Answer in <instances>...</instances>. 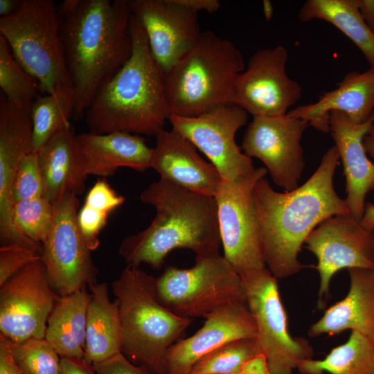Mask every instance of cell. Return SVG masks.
<instances>
[{"mask_svg": "<svg viewBox=\"0 0 374 374\" xmlns=\"http://www.w3.org/2000/svg\"><path fill=\"white\" fill-rule=\"evenodd\" d=\"M373 123L374 114L366 122L357 124L341 112L330 113V132L346 177L345 201L350 215L358 222L364 215L366 196L374 189V163L367 157L364 145Z\"/></svg>", "mask_w": 374, "mask_h": 374, "instance_id": "ffe728a7", "label": "cell"}, {"mask_svg": "<svg viewBox=\"0 0 374 374\" xmlns=\"http://www.w3.org/2000/svg\"><path fill=\"white\" fill-rule=\"evenodd\" d=\"M332 112H341L357 124L371 118L374 114L373 68L348 73L335 89L324 92L315 103L290 109L287 114L303 119L320 132H328Z\"/></svg>", "mask_w": 374, "mask_h": 374, "instance_id": "7402d4cb", "label": "cell"}, {"mask_svg": "<svg viewBox=\"0 0 374 374\" xmlns=\"http://www.w3.org/2000/svg\"><path fill=\"white\" fill-rule=\"evenodd\" d=\"M192 336L172 345L166 355L167 374H189L203 356L233 340L256 339L255 321L247 303L235 302L213 310Z\"/></svg>", "mask_w": 374, "mask_h": 374, "instance_id": "d6986e66", "label": "cell"}, {"mask_svg": "<svg viewBox=\"0 0 374 374\" xmlns=\"http://www.w3.org/2000/svg\"><path fill=\"white\" fill-rule=\"evenodd\" d=\"M308 127L307 121L287 114L253 116L241 148L265 164L276 185L291 191L298 187L305 167L301 140Z\"/></svg>", "mask_w": 374, "mask_h": 374, "instance_id": "2e32d148", "label": "cell"}, {"mask_svg": "<svg viewBox=\"0 0 374 374\" xmlns=\"http://www.w3.org/2000/svg\"><path fill=\"white\" fill-rule=\"evenodd\" d=\"M109 213L85 204L78 212V226L91 251L96 249L99 246L98 235L100 231L105 226Z\"/></svg>", "mask_w": 374, "mask_h": 374, "instance_id": "8d00e7d4", "label": "cell"}, {"mask_svg": "<svg viewBox=\"0 0 374 374\" xmlns=\"http://www.w3.org/2000/svg\"><path fill=\"white\" fill-rule=\"evenodd\" d=\"M156 289L164 306L191 319L229 303H247L241 276L220 253L196 256L191 268L168 267L156 279Z\"/></svg>", "mask_w": 374, "mask_h": 374, "instance_id": "ba28073f", "label": "cell"}, {"mask_svg": "<svg viewBox=\"0 0 374 374\" xmlns=\"http://www.w3.org/2000/svg\"><path fill=\"white\" fill-rule=\"evenodd\" d=\"M364 148L371 157L374 158V139L367 135L364 140ZM362 226L366 230L371 231L374 228V204H366L364 215L360 222Z\"/></svg>", "mask_w": 374, "mask_h": 374, "instance_id": "b9f144b4", "label": "cell"}, {"mask_svg": "<svg viewBox=\"0 0 374 374\" xmlns=\"http://www.w3.org/2000/svg\"><path fill=\"white\" fill-rule=\"evenodd\" d=\"M60 35L80 121L101 87L132 55L128 0H65L57 8Z\"/></svg>", "mask_w": 374, "mask_h": 374, "instance_id": "6da1fadb", "label": "cell"}, {"mask_svg": "<svg viewBox=\"0 0 374 374\" xmlns=\"http://www.w3.org/2000/svg\"><path fill=\"white\" fill-rule=\"evenodd\" d=\"M91 297L86 290L60 296L49 315L45 339L62 358L84 360Z\"/></svg>", "mask_w": 374, "mask_h": 374, "instance_id": "4316f807", "label": "cell"}, {"mask_svg": "<svg viewBox=\"0 0 374 374\" xmlns=\"http://www.w3.org/2000/svg\"><path fill=\"white\" fill-rule=\"evenodd\" d=\"M41 259V251L19 244L0 247V286L26 266Z\"/></svg>", "mask_w": 374, "mask_h": 374, "instance_id": "d590c367", "label": "cell"}, {"mask_svg": "<svg viewBox=\"0 0 374 374\" xmlns=\"http://www.w3.org/2000/svg\"><path fill=\"white\" fill-rule=\"evenodd\" d=\"M371 235H372V238H373V251H374V228L371 231ZM374 270V269H373Z\"/></svg>", "mask_w": 374, "mask_h": 374, "instance_id": "681fc988", "label": "cell"}, {"mask_svg": "<svg viewBox=\"0 0 374 374\" xmlns=\"http://www.w3.org/2000/svg\"><path fill=\"white\" fill-rule=\"evenodd\" d=\"M92 366L96 374H155L143 365L132 364L123 353Z\"/></svg>", "mask_w": 374, "mask_h": 374, "instance_id": "f35d334b", "label": "cell"}, {"mask_svg": "<svg viewBox=\"0 0 374 374\" xmlns=\"http://www.w3.org/2000/svg\"><path fill=\"white\" fill-rule=\"evenodd\" d=\"M244 69L240 51L211 30L163 76L170 116L193 117L233 104L235 80Z\"/></svg>", "mask_w": 374, "mask_h": 374, "instance_id": "8992f818", "label": "cell"}, {"mask_svg": "<svg viewBox=\"0 0 374 374\" xmlns=\"http://www.w3.org/2000/svg\"><path fill=\"white\" fill-rule=\"evenodd\" d=\"M53 205V225L42 244L41 260L51 287L64 296L97 283L98 270L78 226L77 195L66 193Z\"/></svg>", "mask_w": 374, "mask_h": 374, "instance_id": "8fae6325", "label": "cell"}, {"mask_svg": "<svg viewBox=\"0 0 374 374\" xmlns=\"http://www.w3.org/2000/svg\"><path fill=\"white\" fill-rule=\"evenodd\" d=\"M267 173L261 167L241 181L222 179L215 195L224 257L240 276L266 268L253 190Z\"/></svg>", "mask_w": 374, "mask_h": 374, "instance_id": "30bf717a", "label": "cell"}, {"mask_svg": "<svg viewBox=\"0 0 374 374\" xmlns=\"http://www.w3.org/2000/svg\"><path fill=\"white\" fill-rule=\"evenodd\" d=\"M60 374H96L93 366L84 360H76L61 357Z\"/></svg>", "mask_w": 374, "mask_h": 374, "instance_id": "7bdbcfd3", "label": "cell"}, {"mask_svg": "<svg viewBox=\"0 0 374 374\" xmlns=\"http://www.w3.org/2000/svg\"><path fill=\"white\" fill-rule=\"evenodd\" d=\"M179 1L197 12L204 10L213 13L217 11L221 6L217 0H179Z\"/></svg>", "mask_w": 374, "mask_h": 374, "instance_id": "ee69618b", "label": "cell"}, {"mask_svg": "<svg viewBox=\"0 0 374 374\" xmlns=\"http://www.w3.org/2000/svg\"><path fill=\"white\" fill-rule=\"evenodd\" d=\"M0 374H24L11 355L8 339L1 334Z\"/></svg>", "mask_w": 374, "mask_h": 374, "instance_id": "ab89813d", "label": "cell"}, {"mask_svg": "<svg viewBox=\"0 0 374 374\" xmlns=\"http://www.w3.org/2000/svg\"><path fill=\"white\" fill-rule=\"evenodd\" d=\"M239 374H270L267 359L263 353H258L245 362Z\"/></svg>", "mask_w": 374, "mask_h": 374, "instance_id": "60d3db41", "label": "cell"}, {"mask_svg": "<svg viewBox=\"0 0 374 374\" xmlns=\"http://www.w3.org/2000/svg\"><path fill=\"white\" fill-rule=\"evenodd\" d=\"M12 213L17 229L29 239L42 245L53 225V204L43 196L21 200L13 204Z\"/></svg>", "mask_w": 374, "mask_h": 374, "instance_id": "836d02e7", "label": "cell"}, {"mask_svg": "<svg viewBox=\"0 0 374 374\" xmlns=\"http://www.w3.org/2000/svg\"><path fill=\"white\" fill-rule=\"evenodd\" d=\"M79 150L87 175L113 176L126 167L142 172L151 168L153 148L145 139L125 132L77 135Z\"/></svg>", "mask_w": 374, "mask_h": 374, "instance_id": "603a6c76", "label": "cell"}, {"mask_svg": "<svg viewBox=\"0 0 374 374\" xmlns=\"http://www.w3.org/2000/svg\"><path fill=\"white\" fill-rule=\"evenodd\" d=\"M91 300L87 316L84 362L93 366L122 353V331L118 301L109 298L105 283L89 286Z\"/></svg>", "mask_w": 374, "mask_h": 374, "instance_id": "484cf974", "label": "cell"}, {"mask_svg": "<svg viewBox=\"0 0 374 374\" xmlns=\"http://www.w3.org/2000/svg\"><path fill=\"white\" fill-rule=\"evenodd\" d=\"M248 113L234 104L222 105L193 117L170 116L172 130L189 140L214 165L222 179L238 181L256 171L235 136L247 123Z\"/></svg>", "mask_w": 374, "mask_h": 374, "instance_id": "7c38bea8", "label": "cell"}, {"mask_svg": "<svg viewBox=\"0 0 374 374\" xmlns=\"http://www.w3.org/2000/svg\"><path fill=\"white\" fill-rule=\"evenodd\" d=\"M258 353H262L256 339L229 341L200 358L189 374H236L242 364Z\"/></svg>", "mask_w": 374, "mask_h": 374, "instance_id": "1f68e13d", "label": "cell"}, {"mask_svg": "<svg viewBox=\"0 0 374 374\" xmlns=\"http://www.w3.org/2000/svg\"><path fill=\"white\" fill-rule=\"evenodd\" d=\"M125 199L116 194L105 179H98L87 194L84 204L108 213L123 204Z\"/></svg>", "mask_w": 374, "mask_h": 374, "instance_id": "74e56055", "label": "cell"}, {"mask_svg": "<svg viewBox=\"0 0 374 374\" xmlns=\"http://www.w3.org/2000/svg\"><path fill=\"white\" fill-rule=\"evenodd\" d=\"M118 303L122 353L155 374H167L166 355L192 319L180 317L158 299L156 279L127 265L112 282Z\"/></svg>", "mask_w": 374, "mask_h": 374, "instance_id": "5b68a950", "label": "cell"}, {"mask_svg": "<svg viewBox=\"0 0 374 374\" xmlns=\"http://www.w3.org/2000/svg\"><path fill=\"white\" fill-rule=\"evenodd\" d=\"M147 37L151 55L164 76L197 42L198 12L179 0H128Z\"/></svg>", "mask_w": 374, "mask_h": 374, "instance_id": "e0dca14e", "label": "cell"}, {"mask_svg": "<svg viewBox=\"0 0 374 374\" xmlns=\"http://www.w3.org/2000/svg\"><path fill=\"white\" fill-rule=\"evenodd\" d=\"M140 199L155 207L156 215L148 228L121 242L119 254L127 265L145 263L158 269L177 249H190L196 256L219 253L222 242L215 197L160 178Z\"/></svg>", "mask_w": 374, "mask_h": 374, "instance_id": "3957f363", "label": "cell"}, {"mask_svg": "<svg viewBox=\"0 0 374 374\" xmlns=\"http://www.w3.org/2000/svg\"><path fill=\"white\" fill-rule=\"evenodd\" d=\"M34 151L31 107L16 106L5 96L0 103V240L2 245L35 248L13 220L12 188L21 159Z\"/></svg>", "mask_w": 374, "mask_h": 374, "instance_id": "ac0fdd59", "label": "cell"}, {"mask_svg": "<svg viewBox=\"0 0 374 374\" xmlns=\"http://www.w3.org/2000/svg\"><path fill=\"white\" fill-rule=\"evenodd\" d=\"M296 369L301 374H374V342L351 331L348 339L324 359L303 360Z\"/></svg>", "mask_w": 374, "mask_h": 374, "instance_id": "f1b7e54d", "label": "cell"}, {"mask_svg": "<svg viewBox=\"0 0 374 374\" xmlns=\"http://www.w3.org/2000/svg\"><path fill=\"white\" fill-rule=\"evenodd\" d=\"M348 272L350 288L347 295L326 309L310 327V337L337 335L349 329L374 342V270L353 268Z\"/></svg>", "mask_w": 374, "mask_h": 374, "instance_id": "cb8c5ba5", "label": "cell"}, {"mask_svg": "<svg viewBox=\"0 0 374 374\" xmlns=\"http://www.w3.org/2000/svg\"><path fill=\"white\" fill-rule=\"evenodd\" d=\"M0 33L18 64L37 80L42 93L73 87L53 0H21L13 14L0 18Z\"/></svg>", "mask_w": 374, "mask_h": 374, "instance_id": "52a82bcc", "label": "cell"}, {"mask_svg": "<svg viewBox=\"0 0 374 374\" xmlns=\"http://www.w3.org/2000/svg\"><path fill=\"white\" fill-rule=\"evenodd\" d=\"M262 9L265 18L267 21H269L273 16V6L270 1L264 0L262 1Z\"/></svg>", "mask_w": 374, "mask_h": 374, "instance_id": "7dc6e473", "label": "cell"}, {"mask_svg": "<svg viewBox=\"0 0 374 374\" xmlns=\"http://www.w3.org/2000/svg\"><path fill=\"white\" fill-rule=\"evenodd\" d=\"M240 276L270 374H293L301 361L312 359L314 351L308 339L290 334L277 278L267 267Z\"/></svg>", "mask_w": 374, "mask_h": 374, "instance_id": "9c48e42d", "label": "cell"}, {"mask_svg": "<svg viewBox=\"0 0 374 374\" xmlns=\"http://www.w3.org/2000/svg\"><path fill=\"white\" fill-rule=\"evenodd\" d=\"M151 168L167 180L185 189L215 197L222 178L197 148L174 130H163L156 136Z\"/></svg>", "mask_w": 374, "mask_h": 374, "instance_id": "44dd1931", "label": "cell"}, {"mask_svg": "<svg viewBox=\"0 0 374 374\" xmlns=\"http://www.w3.org/2000/svg\"><path fill=\"white\" fill-rule=\"evenodd\" d=\"M21 0H0V16L6 17L13 14L19 7Z\"/></svg>", "mask_w": 374, "mask_h": 374, "instance_id": "bcb514c9", "label": "cell"}, {"mask_svg": "<svg viewBox=\"0 0 374 374\" xmlns=\"http://www.w3.org/2000/svg\"><path fill=\"white\" fill-rule=\"evenodd\" d=\"M368 135L374 139V123L371 127V130L368 134Z\"/></svg>", "mask_w": 374, "mask_h": 374, "instance_id": "c3c4849f", "label": "cell"}, {"mask_svg": "<svg viewBox=\"0 0 374 374\" xmlns=\"http://www.w3.org/2000/svg\"><path fill=\"white\" fill-rule=\"evenodd\" d=\"M298 17L303 22L320 19L335 26L357 46L374 69V34L360 15L359 0H308Z\"/></svg>", "mask_w": 374, "mask_h": 374, "instance_id": "83f0119b", "label": "cell"}, {"mask_svg": "<svg viewBox=\"0 0 374 374\" xmlns=\"http://www.w3.org/2000/svg\"><path fill=\"white\" fill-rule=\"evenodd\" d=\"M74 107L73 87H62L53 93L36 98L31 107L35 152H38L55 133L70 122Z\"/></svg>", "mask_w": 374, "mask_h": 374, "instance_id": "f546056e", "label": "cell"}, {"mask_svg": "<svg viewBox=\"0 0 374 374\" xmlns=\"http://www.w3.org/2000/svg\"><path fill=\"white\" fill-rule=\"evenodd\" d=\"M359 10L365 24L374 34V0H359Z\"/></svg>", "mask_w": 374, "mask_h": 374, "instance_id": "f6af8a7d", "label": "cell"}, {"mask_svg": "<svg viewBox=\"0 0 374 374\" xmlns=\"http://www.w3.org/2000/svg\"><path fill=\"white\" fill-rule=\"evenodd\" d=\"M44 182L43 197L53 204L64 195L82 194L87 175L74 127L69 122L37 152Z\"/></svg>", "mask_w": 374, "mask_h": 374, "instance_id": "d4e9b609", "label": "cell"}, {"mask_svg": "<svg viewBox=\"0 0 374 374\" xmlns=\"http://www.w3.org/2000/svg\"><path fill=\"white\" fill-rule=\"evenodd\" d=\"M236 374H239V373H236Z\"/></svg>", "mask_w": 374, "mask_h": 374, "instance_id": "f907efd6", "label": "cell"}, {"mask_svg": "<svg viewBox=\"0 0 374 374\" xmlns=\"http://www.w3.org/2000/svg\"><path fill=\"white\" fill-rule=\"evenodd\" d=\"M287 59L283 46L254 53L235 80L233 104L253 116L287 114L302 95L299 83L286 73Z\"/></svg>", "mask_w": 374, "mask_h": 374, "instance_id": "5bb4252c", "label": "cell"}, {"mask_svg": "<svg viewBox=\"0 0 374 374\" xmlns=\"http://www.w3.org/2000/svg\"><path fill=\"white\" fill-rule=\"evenodd\" d=\"M60 296L41 259L30 263L0 286V334L14 343L45 339L48 319Z\"/></svg>", "mask_w": 374, "mask_h": 374, "instance_id": "4fadbf2b", "label": "cell"}, {"mask_svg": "<svg viewBox=\"0 0 374 374\" xmlns=\"http://www.w3.org/2000/svg\"><path fill=\"white\" fill-rule=\"evenodd\" d=\"M8 341L13 359L24 374H60L61 357L45 339Z\"/></svg>", "mask_w": 374, "mask_h": 374, "instance_id": "d6a6232c", "label": "cell"}, {"mask_svg": "<svg viewBox=\"0 0 374 374\" xmlns=\"http://www.w3.org/2000/svg\"><path fill=\"white\" fill-rule=\"evenodd\" d=\"M339 163L334 145L319 167L301 186L279 193L265 177L253 190L266 267L277 279L299 273L306 266L298 256L309 234L325 220L350 214L345 199L334 188L333 177Z\"/></svg>", "mask_w": 374, "mask_h": 374, "instance_id": "7a4b0ae2", "label": "cell"}, {"mask_svg": "<svg viewBox=\"0 0 374 374\" xmlns=\"http://www.w3.org/2000/svg\"><path fill=\"white\" fill-rule=\"evenodd\" d=\"M0 87L12 104L32 107L39 96V83L28 73L14 58L6 39L0 35Z\"/></svg>", "mask_w": 374, "mask_h": 374, "instance_id": "4dcf8cb0", "label": "cell"}, {"mask_svg": "<svg viewBox=\"0 0 374 374\" xmlns=\"http://www.w3.org/2000/svg\"><path fill=\"white\" fill-rule=\"evenodd\" d=\"M132 53L96 94L84 114L89 132L157 136L169 120L163 75L151 55L146 35L131 15Z\"/></svg>", "mask_w": 374, "mask_h": 374, "instance_id": "277c9868", "label": "cell"}, {"mask_svg": "<svg viewBox=\"0 0 374 374\" xmlns=\"http://www.w3.org/2000/svg\"><path fill=\"white\" fill-rule=\"evenodd\" d=\"M44 182L39 155L33 152L24 156L18 166L12 193L13 204L17 202L43 196Z\"/></svg>", "mask_w": 374, "mask_h": 374, "instance_id": "e575fe53", "label": "cell"}, {"mask_svg": "<svg viewBox=\"0 0 374 374\" xmlns=\"http://www.w3.org/2000/svg\"><path fill=\"white\" fill-rule=\"evenodd\" d=\"M305 247L317 258L319 274L317 308L323 310L329 298L333 276L342 269H374L371 231L350 214L330 217L307 237Z\"/></svg>", "mask_w": 374, "mask_h": 374, "instance_id": "9a60e30c", "label": "cell"}]
</instances>
